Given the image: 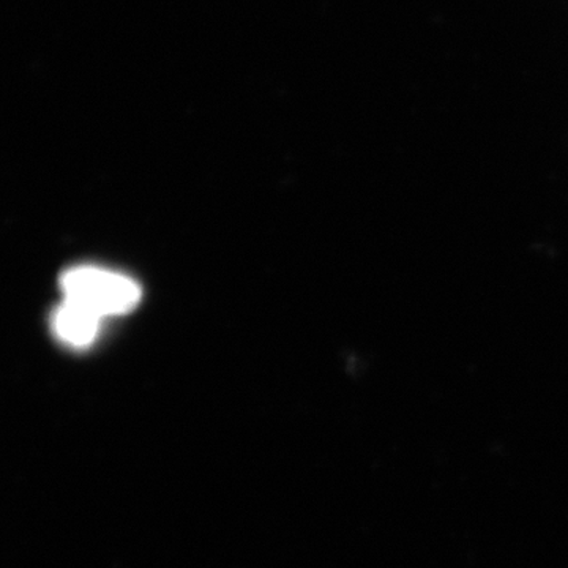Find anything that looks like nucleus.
<instances>
[{"label": "nucleus", "instance_id": "f03ea898", "mask_svg": "<svg viewBox=\"0 0 568 568\" xmlns=\"http://www.w3.org/2000/svg\"><path fill=\"white\" fill-rule=\"evenodd\" d=\"M100 321L102 316L63 298L62 305L55 310L52 317V328L67 345L85 347L91 345L99 334Z\"/></svg>", "mask_w": 568, "mask_h": 568}, {"label": "nucleus", "instance_id": "f257e3e1", "mask_svg": "<svg viewBox=\"0 0 568 568\" xmlns=\"http://www.w3.org/2000/svg\"><path fill=\"white\" fill-rule=\"evenodd\" d=\"M63 298L91 310L99 316L132 312L141 298V287L129 276L97 267H74L61 278Z\"/></svg>", "mask_w": 568, "mask_h": 568}]
</instances>
